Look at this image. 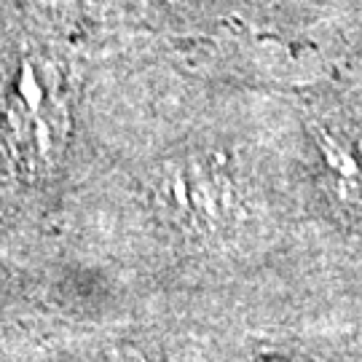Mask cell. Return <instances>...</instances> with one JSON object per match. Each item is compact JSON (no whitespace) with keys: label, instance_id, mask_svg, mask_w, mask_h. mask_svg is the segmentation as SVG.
<instances>
[{"label":"cell","instance_id":"obj_1","mask_svg":"<svg viewBox=\"0 0 362 362\" xmlns=\"http://www.w3.org/2000/svg\"><path fill=\"white\" fill-rule=\"evenodd\" d=\"M67 116L52 59L30 54L0 94V164L16 182L38 185L57 169Z\"/></svg>","mask_w":362,"mask_h":362}]
</instances>
